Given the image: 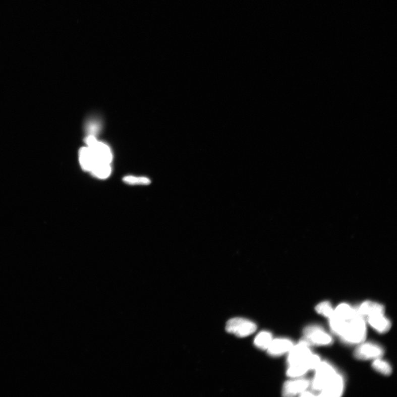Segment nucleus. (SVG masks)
<instances>
[{
	"instance_id": "f257e3e1",
	"label": "nucleus",
	"mask_w": 397,
	"mask_h": 397,
	"mask_svg": "<svg viewBox=\"0 0 397 397\" xmlns=\"http://www.w3.org/2000/svg\"><path fill=\"white\" fill-rule=\"evenodd\" d=\"M364 318L357 312L356 315L348 321L345 332L341 336L344 343L347 345H355L364 342L366 337L367 328Z\"/></svg>"
},
{
	"instance_id": "f03ea898",
	"label": "nucleus",
	"mask_w": 397,
	"mask_h": 397,
	"mask_svg": "<svg viewBox=\"0 0 397 397\" xmlns=\"http://www.w3.org/2000/svg\"><path fill=\"white\" fill-rule=\"evenodd\" d=\"M85 143L91 150L97 163H111L114 156L109 146L98 141L96 136L92 135L87 136Z\"/></svg>"
},
{
	"instance_id": "7ed1b4c3",
	"label": "nucleus",
	"mask_w": 397,
	"mask_h": 397,
	"mask_svg": "<svg viewBox=\"0 0 397 397\" xmlns=\"http://www.w3.org/2000/svg\"><path fill=\"white\" fill-rule=\"evenodd\" d=\"M315 371V375L310 385L312 389L318 392H321L337 372L330 363L322 361Z\"/></svg>"
},
{
	"instance_id": "20e7f679",
	"label": "nucleus",
	"mask_w": 397,
	"mask_h": 397,
	"mask_svg": "<svg viewBox=\"0 0 397 397\" xmlns=\"http://www.w3.org/2000/svg\"><path fill=\"white\" fill-rule=\"evenodd\" d=\"M305 340L310 346H328L332 344L333 339L322 327L317 325H310L304 331Z\"/></svg>"
},
{
	"instance_id": "39448f33",
	"label": "nucleus",
	"mask_w": 397,
	"mask_h": 397,
	"mask_svg": "<svg viewBox=\"0 0 397 397\" xmlns=\"http://www.w3.org/2000/svg\"><path fill=\"white\" fill-rule=\"evenodd\" d=\"M226 329L230 333L244 337L254 333L257 329V325L247 319L235 318L228 321Z\"/></svg>"
},
{
	"instance_id": "423d86ee",
	"label": "nucleus",
	"mask_w": 397,
	"mask_h": 397,
	"mask_svg": "<svg viewBox=\"0 0 397 397\" xmlns=\"http://www.w3.org/2000/svg\"><path fill=\"white\" fill-rule=\"evenodd\" d=\"M310 346L305 340H301L294 345L289 352V366L305 363L313 354Z\"/></svg>"
},
{
	"instance_id": "0eeeda50",
	"label": "nucleus",
	"mask_w": 397,
	"mask_h": 397,
	"mask_svg": "<svg viewBox=\"0 0 397 397\" xmlns=\"http://www.w3.org/2000/svg\"><path fill=\"white\" fill-rule=\"evenodd\" d=\"M359 345L354 352L355 357L358 360H375L381 358L384 354L383 349L377 344L363 342Z\"/></svg>"
},
{
	"instance_id": "6e6552de",
	"label": "nucleus",
	"mask_w": 397,
	"mask_h": 397,
	"mask_svg": "<svg viewBox=\"0 0 397 397\" xmlns=\"http://www.w3.org/2000/svg\"><path fill=\"white\" fill-rule=\"evenodd\" d=\"M344 390H345V380L340 373L336 372L321 392H319L318 395L338 397L342 396Z\"/></svg>"
},
{
	"instance_id": "1a4fd4ad",
	"label": "nucleus",
	"mask_w": 397,
	"mask_h": 397,
	"mask_svg": "<svg viewBox=\"0 0 397 397\" xmlns=\"http://www.w3.org/2000/svg\"><path fill=\"white\" fill-rule=\"evenodd\" d=\"M310 384V381L305 378H298L288 381L283 384L282 395L284 396L300 395L309 387Z\"/></svg>"
},
{
	"instance_id": "9d476101",
	"label": "nucleus",
	"mask_w": 397,
	"mask_h": 397,
	"mask_svg": "<svg viewBox=\"0 0 397 397\" xmlns=\"http://www.w3.org/2000/svg\"><path fill=\"white\" fill-rule=\"evenodd\" d=\"M294 346V342L288 338L273 339L267 349V351L270 356L279 357L289 353Z\"/></svg>"
},
{
	"instance_id": "9b49d317",
	"label": "nucleus",
	"mask_w": 397,
	"mask_h": 397,
	"mask_svg": "<svg viewBox=\"0 0 397 397\" xmlns=\"http://www.w3.org/2000/svg\"><path fill=\"white\" fill-rule=\"evenodd\" d=\"M360 315L367 317L378 315V314H384V306L376 302L366 301L363 302L359 307L355 308Z\"/></svg>"
},
{
	"instance_id": "f8f14e48",
	"label": "nucleus",
	"mask_w": 397,
	"mask_h": 397,
	"mask_svg": "<svg viewBox=\"0 0 397 397\" xmlns=\"http://www.w3.org/2000/svg\"><path fill=\"white\" fill-rule=\"evenodd\" d=\"M367 318V321L371 327L379 333L383 334L387 332L392 325L389 319L385 317L384 314H378Z\"/></svg>"
},
{
	"instance_id": "ddd939ff",
	"label": "nucleus",
	"mask_w": 397,
	"mask_h": 397,
	"mask_svg": "<svg viewBox=\"0 0 397 397\" xmlns=\"http://www.w3.org/2000/svg\"><path fill=\"white\" fill-rule=\"evenodd\" d=\"M79 162L82 169L90 173L97 163L91 150L87 146L81 147L79 153Z\"/></svg>"
},
{
	"instance_id": "4468645a",
	"label": "nucleus",
	"mask_w": 397,
	"mask_h": 397,
	"mask_svg": "<svg viewBox=\"0 0 397 397\" xmlns=\"http://www.w3.org/2000/svg\"><path fill=\"white\" fill-rule=\"evenodd\" d=\"M310 357L305 363L289 366L287 372L288 376L291 378H299L311 370L310 364Z\"/></svg>"
},
{
	"instance_id": "2eb2a0df",
	"label": "nucleus",
	"mask_w": 397,
	"mask_h": 397,
	"mask_svg": "<svg viewBox=\"0 0 397 397\" xmlns=\"http://www.w3.org/2000/svg\"><path fill=\"white\" fill-rule=\"evenodd\" d=\"M329 326L331 330L336 335L340 337L345 332L347 327L348 321L342 319L335 315L334 313L332 316L329 318Z\"/></svg>"
},
{
	"instance_id": "dca6fc26",
	"label": "nucleus",
	"mask_w": 397,
	"mask_h": 397,
	"mask_svg": "<svg viewBox=\"0 0 397 397\" xmlns=\"http://www.w3.org/2000/svg\"><path fill=\"white\" fill-rule=\"evenodd\" d=\"M334 313L337 316L345 319L346 321H349V319L357 315V311L355 308L352 307L351 305L346 303H342L337 306L334 309Z\"/></svg>"
},
{
	"instance_id": "f3484780",
	"label": "nucleus",
	"mask_w": 397,
	"mask_h": 397,
	"mask_svg": "<svg viewBox=\"0 0 397 397\" xmlns=\"http://www.w3.org/2000/svg\"><path fill=\"white\" fill-rule=\"evenodd\" d=\"M90 173L92 176L99 179H107L111 173V164L97 163L91 171Z\"/></svg>"
},
{
	"instance_id": "a211bd4d",
	"label": "nucleus",
	"mask_w": 397,
	"mask_h": 397,
	"mask_svg": "<svg viewBox=\"0 0 397 397\" xmlns=\"http://www.w3.org/2000/svg\"><path fill=\"white\" fill-rule=\"evenodd\" d=\"M272 339V335L269 331H262L255 338L254 345L259 349L267 350Z\"/></svg>"
},
{
	"instance_id": "6ab92c4d",
	"label": "nucleus",
	"mask_w": 397,
	"mask_h": 397,
	"mask_svg": "<svg viewBox=\"0 0 397 397\" xmlns=\"http://www.w3.org/2000/svg\"><path fill=\"white\" fill-rule=\"evenodd\" d=\"M372 366L375 370L383 375L388 376L392 373V368L387 361L380 358L373 360Z\"/></svg>"
},
{
	"instance_id": "aec40b11",
	"label": "nucleus",
	"mask_w": 397,
	"mask_h": 397,
	"mask_svg": "<svg viewBox=\"0 0 397 397\" xmlns=\"http://www.w3.org/2000/svg\"><path fill=\"white\" fill-rule=\"evenodd\" d=\"M317 312L325 317L329 318L334 314V309L329 302L325 301L320 302L315 307Z\"/></svg>"
},
{
	"instance_id": "412c9836",
	"label": "nucleus",
	"mask_w": 397,
	"mask_h": 397,
	"mask_svg": "<svg viewBox=\"0 0 397 397\" xmlns=\"http://www.w3.org/2000/svg\"><path fill=\"white\" fill-rule=\"evenodd\" d=\"M123 182L129 185H149L151 180L146 177L127 176L123 178Z\"/></svg>"
},
{
	"instance_id": "4be33fe9",
	"label": "nucleus",
	"mask_w": 397,
	"mask_h": 397,
	"mask_svg": "<svg viewBox=\"0 0 397 397\" xmlns=\"http://www.w3.org/2000/svg\"><path fill=\"white\" fill-rule=\"evenodd\" d=\"M299 395L301 396H312L315 395H314L313 393H312L311 392H309V391H307L306 390L304 391V392H302Z\"/></svg>"
}]
</instances>
